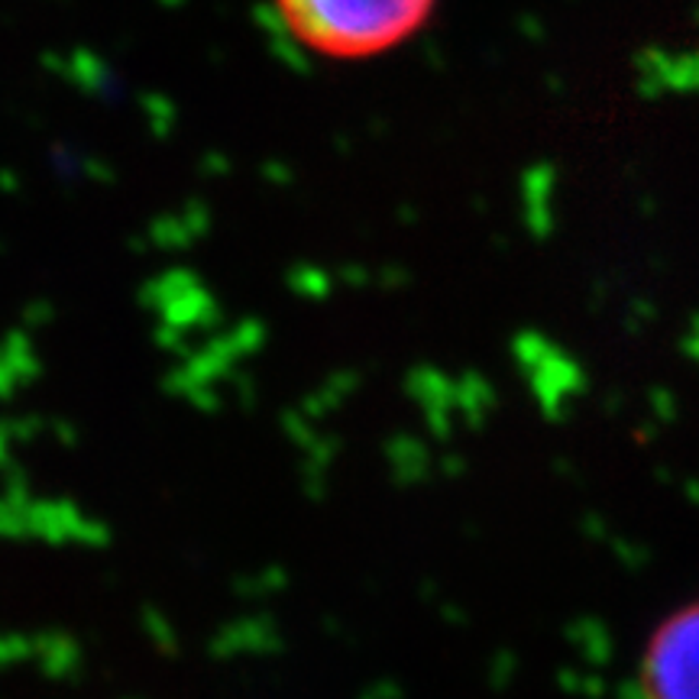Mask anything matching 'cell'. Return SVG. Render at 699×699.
I'll return each instance as SVG.
<instances>
[{
    "label": "cell",
    "instance_id": "obj_2",
    "mask_svg": "<svg viewBox=\"0 0 699 699\" xmlns=\"http://www.w3.org/2000/svg\"><path fill=\"white\" fill-rule=\"evenodd\" d=\"M638 687L641 699H699V599L651 632Z\"/></svg>",
    "mask_w": 699,
    "mask_h": 699
},
{
    "label": "cell",
    "instance_id": "obj_1",
    "mask_svg": "<svg viewBox=\"0 0 699 699\" xmlns=\"http://www.w3.org/2000/svg\"><path fill=\"white\" fill-rule=\"evenodd\" d=\"M289 39L331 62H366L408 46L437 0H272Z\"/></svg>",
    "mask_w": 699,
    "mask_h": 699
}]
</instances>
